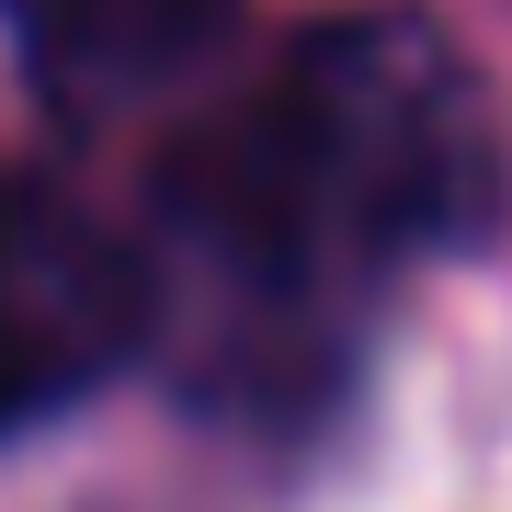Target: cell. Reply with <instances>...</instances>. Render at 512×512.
<instances>
[{"instance_id":"1","label":"cell","mask_w":512,"mask_h":512,"mask_svg":"<svg viewBox=\"0 0 512 512\" xmlns=\"http://www.w3.org/2000/svg\"><path fill=\"white\" fill-rule=\"evenodd\" d=\"M501 194L490 80L421 12H330L171 160V228L251 342H330Z\"/></svg>"},{"instance_id":"2","label":"cell","mask_w":512,"mask_h":512,"mask_svg":"<svg viewBox=\"0 0 512 512\" xmlns=\"http://www.w3.org/2000/svg\"><path fill=\"white\" fill-rule=\"evenodd\" d=\"M160 319V274L103 205L0 160V433L103 387Z\"/></svg>"},{"instance_id":"3","label":"cell","mask_w":512,"mask_h":512,"mask_svg":"<svg viewBox=\"0 0 512 512\" xmlns=\"http://www.w3.org/2000/svg\"><path fill=\"white\" fill-rule=\"evenodd\" d=\"M23 46L57 80H103V92H148V80H183L228 46L239 0H0Z\"/></svg>"}]
</instances>
